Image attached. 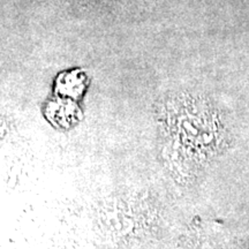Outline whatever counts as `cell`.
<instances>
[{"label": "cell", "instance_id": "6da1fadb", "mask_svg": "<svg viewBox=\"0 0 249 249\" xmlns=\"http://www.w3.org/2000/svg\"><path fill=\"white\" fill-rule=\"evenodd\" d=\"M80 108L68 101L50 103L46 108V117L59 128H71L80 120Z\"/></svg>", "mask_w": 249, "mask_h": 249}]
</instances>
